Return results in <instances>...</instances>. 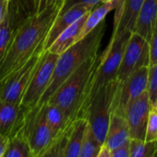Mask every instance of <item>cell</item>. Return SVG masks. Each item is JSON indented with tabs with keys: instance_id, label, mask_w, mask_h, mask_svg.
Instances as JSON below:
<instances>
[{
	"instance_id": "1",
	"label": "cell",
	"mask_w": 157,
	"mask_h": 157,
	"mask_svg": "<svg viewBox=\"0 0 157 157\" xmlns=\"http://www.w3.org/2000/svg\"><path fill=\"white\" fill-rule=\"evenodd\" d=\"M63 7V5L47 8L25 18L17 27L8 50L0 63V83L36 53L44 52L47 33Z\"/></svg>"
},
{
	"instance_id": "2",
	"label": "cell",
	"mask_w": 157,
	"mask_h": 157,
	"mask_svg": "<svg viewBox=\"0 0 157 157\" xmlns=\"http://www.w3.org/2000/svg\"><path fill=\"white\" fill-rule=\"evenodd\" d=\"M99 61V53L88 58L61 85L46 102L60 108L70 124L76 119L83 118L91 81Z\"/></svg>"
},
{
	"instance_id": "3",
	"label": "cell",
	"mask_w": 157,
	"mask_h": 157,
	"mask_svg": "<svg viewBox=\"0 0 157 157\" xmlns=\"http://www.w3.org/2000/svg\"><path fill=\"white\" fill-rule=\"evenodd\" d=\"M106 22L103 20L86 36L59 55L48 87L36 108L43 106L61 85L88 58L98 53L105 34ZM35 108V109H36Z\"/></svg>"
},
{
	"instance_id": "4",
	"label": "cell",
	"mask_w": 157,
	"mask_h": 157,
	"mask_svg": "<svg viewBox=\"0 0 157 157\" xmlns=\"http://www.w3.org/2000/svg\"><path fill=\"white\" fill-rule=\"evenodd\" d=\"M131 33L123 34L122 36L116 39H110L107 48L100 54L99 63L91 81L89 93L84 109V114L93 97L106 85L117 79L122 55L130 39Z\"/></svg>"
},
{
	"instance_id": "5",
	"label": "cell",
	"mask_w": 157,
	"mask_h": 157,
	"mask_svg": "<svg viewBox=\"0 0 157 157\" xmlns=\"http://www.w3.org/2000/svg\"><path fill=\"white\" fill-rule=\"evenodd\" d=\"M118 86L119 82L116 79L102 87L93 97L84 114V118L101 144H104L106 138L112 113V102Z\"/></svg>"
},
{
	"instance_id": "6",
	"label": "cell",
	"mask_w": 157,
	"mask_h": 157,
	"mask_svg": "<svg viewBox=\"0 0 157 157\" xmlns=\"http://www.w3.org/2000/svg\"><path fill=\"white\" fill-rule=\"evenodd\" d=\"M59 55L45 51L40 64L35 70L30 81L22 96L20 105L31 110L39 104L44 91L49 86L54 66Z\"/></svg>"
},
{
	"instance_id": "7",
	"label": "cell",
	"mask_w": 157,
	"mask_h": 157,
	"mask_svg": "<svg viewBox=\"0 0 157 157\" xmlns=\"http://www.w3.org/2000/svg\"><path fill=\"white\" fill-rule=\"evenodd\" d=\"M23 131L32 157H44L53 143V134L45 120L42 107L29 111Z\"/></svg>"
},
{
	"instance_id": "8",
	"label": "cell",
	"mask_w": 157,
	"mask_h": 157,
	"mask_svg": "<svg viewBox=\"0 0 157 157\" xmlns=\"http://www.w3.org/2000/svg\"><path fill=\"white\" fill-rule=\"evenodd\" d=\"M44 52H40L32 56L19 69L9 75L0 83V99L10 103L20 104L22 96L40 63Z\"/></svg>"
},
{
	"instance_id": "9",
	"label": "cell",
	"mask_w": 157,
	"mask_h": 157,
	"mask_svg": "<svg viewBox=\"0 0 157 157\" xmlns=\"http://www.w3.org/2000/svg\"><path fill=\"white\" fill-rule=\"evenodd\" d=\"M148 69L149 64L139 66L121 85H119L112 102V112L125 117L130 104L147 89Z\"/></svg>"
},
{
	"instance_id": "10",
	"label": "cell",
	"mask_w": 157,
	"mask_h": 157,
	"mask_svg": "<svg viewBox=\"0 0 157 157\" xmlns=\"http://www.w3.org/2000/svg\"><path fill=\"white\" fill-rule=\"evenodd\" d=\"M149 63V42L140 34L132 31L125 47L117 75L119 85H121L136 68Z\"/></svg>"
},
{
	"instance_id": "11",
	"label": "cell",
	"mask_w": 157,
	"mask_h": 157,
	"mask_svg": "<svg viewBox=\"0 0 157 157\" xmlns=\"http://www.w3.org/2000/svg\"><path fill=\"white\" fill-rule=\"evenodd\" d=\"M153 103L146 90L128 107L125 118L129 125L131 139H145L147 121Z\"/></svg>"
},
{
	"instance_id": "12",
	"label": "cell",
	"mask_w": 157,
	"mask_h": 157,
	"mask_svg": "<svg viewBox=\"0 0 157 157\" xmlns=\"http://www.w3.org/2000/svg\"><path fill=\"white\" fill-rule=\"evenodd\" d=\"M29 109L20 104L0 99V140L7 142L21 132L26 124Z\"/></svg>"
},
{
	"instance_id": "13",
	"label": "cell",
	"mask_w": 157,
	"mask_h": 157,
	"mask_svg": "<svg viewBox=\"0 0 157 157\" xmlns=\"http://www.w3.org/2000/svg\"><path fill=\"white\" fill-rule=\"evenodd\" d=\"M144 0H121L116 8L113 22V31L110 39H116L123 34L133 31L140 10Z\"/></svg>"
},
{
	"instance_id": "14",
	"label": "cell",
	"mask_w": 157,
	"mask_h": 157,
	"mask_svg": "<svg viewBox=\"0 0 157 157\" xmlns=\"http://www.w3.org/2000/svg\"><path fill=\"white\" fill-rule=\"evenodd\" d=\"M95 7V6L89 4H76L65 10H61L59 15L52 24L45 38L43 47L44 52L50 48L52 43L61 34V32H63L66 28L78 20L81 17L93 10Z\"/></svg>"
},
{
	"instance_id": "15",
	"label": "cell",
	"mask_w": 157,
	"mask_h": 157,
	"mask_svg": "<svg viewBox=\"0 0 157 157\" xmlns=\"http://www.w3.org/2000/svg\"><path fill=\"white\" fill-rule=\"evenodd\" d=\"M130 139L129 125L126 118L121 114L112 112L104 144L112 151Z\"/></svg>"
},
{
	"instance_id": "16",
	"label": "cell",
	"mask_w": 157,
	"mask_h": 157,
	"mask_svg": "<svg viewBox=\"0 0 157 157\" xmlns=\"http://www.w3.org/2000/svg\"><path fill=\"white\" fill-rule=\"evenodd\" d=\"M88 14L89 12L81 17L78 20L70 25L68 28H66L63 32H61V34L55 39V40L52 43V45L47 51L60 55L71 46H73L75 43H76L78 41L80 31L85 24Z\"/></svg>"
},
{
	"instance_id": "17",
	"label": "cell",
	"mask_w": 157,
	"mask_h": 157,
	"mask_svg": "<svg viewBox=\"0 0 157 157\" xmlns=\"http://www.w3.org/2000/svg\"><path fill=\"white\" fill-rule=\"evenodd\" d=\"M86 126L87 121L86 118H78L69 126L66 131V144L63 157H79Z\"/></svg>"
},
{
	"instance_id": "18",
	"label": "cell",
	"mask_w": 157,
	"mask_h": 157,
	"mask_svg": "<svg viewBox=\"0 0 157 157\" xmlns=\"http://www.w3.org/2000/svg\"><path fill=\"white\" fill-rule=\"evenodd\" d=\"M157 17V0H144L133 31L150 40Z\"/></svg>"
},
{
	"instance_id": "19",
	"label": "cell",
	"mask_w": 157,
	"mask_h": 157,
	"mask_svg": "<svg viewBox=\"0 0 157 157\" xmlns=\"http://www.w3.org/2000/svg\"><path fill=\"white\" fill-rule=\"evenodd\" d=\"M121 0H112L107 3H100V5H98L93 10H91L80 31L78 41L81 39H83L85 36H86L91 30H93L103 20H105V17H107V15L113 9H116L118 6L121 4Z\"/></svg>"
},
{
	"instance_id": "20",
	"label": "cell",
	"mask_w": 157,
	"mask_h": 157,
	"mask_svg": "<svg viewBox=\"0 0 157 157\" xmlns=\"http://www.w3.org/2000/svg\"><path fill=\"white\" fill-rule=\"evenodd\" d=\"M18 25L19 23L17 18L11 6H9L8 13L0 25V63L4 59L8 50L15 30Z\"/></svg>"
},
{
	"instance_id": "21",
	"label": "cell",
	"mask_w": 157,
	"mask_h": 157,
	"mask_svg": "<svg viewBox=\"0 0 157 157\" xmlns=\"http://www.w3.org/2000/svg\"><path fill=\"white\" fill-rule=\"evenodd\" d=\"M23 130L6 142L4 157H32L27 136Z\"/></svg>"
},
{
	"instance_id": "22",
	"label": "cell",
	"mask_w": 157,
	"mask_h": 157,
	"mask_svg": "<svg viewBox=\"0 0 157 157\" xmlns=\"http://www.w3.org/2000/svg\"><path fill=\"white\" fill-rule=\"evenodd\" d=\"M103 144L99 142L87 122V126L85 132L84 139L82 142L79 157H98L100 147Z\"/></svg>"
},
{
	"instance_id": "23",
	"label": "cell",
	"mask_w": 157,
	"mask_h": 157,
	"mask_svg": "<svg viewBox=\"0 0 157 157\" xmlns=\"http://www.w3.org/2000/svg\"><path fill=\"white\" fill-rule=\"evenodd\" d=\"M130 157H155L157 152V142L131 139Z\"/></svg>"
},
{
	"instance_id": "24",
	"label": "cell",
	"mask_w": 157,
	"mask_h": 157,
	"mask_svg": "<svg viewBox=\"0 0 157 157\" xmlns=\"http://www.w3.org/2000/svg\"><path fill=\"white\" fill-rule=\"evenodd\" d=\"M10 6L20 24L25 18L34 15L35 0H10Z\"/></svg>"
},
{
	"instance_id": "25",
	"label": "cell",
	"mask_w": 157,
	"mask_h": 157,
	"mask_svg": "<svg viewBox=\"0 0 157 157\" xmlns=\"http://www.w3.org/2000/svg\"><path fill=\"white\" fill-rule=\"evenodd\" d=\"M146 142H157V106L153 105L147 121L145 139Z\"/></svg>"
},
{
	"instance_id": "26",
	"label": "cell",
	"mask_w": 157,
	"mask_h": 157,
	"mask_svg": "<svg viewBox=\"0 0 157 157\" xmlns=\"http://www.w3.org/2000/svg\"><path fill=\"white\" fill-rule=\"evenodd\" d=\"M147 92L153 105L157 100V63L149 65L148 69V81H147Z\"/></svg>"
},
{
	"instance_id": "27",
	"label": "cell",
	"mask_w": 157,
	"mask_h": 157,
	"mask_svg": "<svg viewBox=\"0 0 157 157\" xmlns=\"http://www.w3.org/2000/svg\"><path fill=\"white\" fill-rule=\"evenodd\" d=\"M149 42V52H150V63L149 65L157 63V17L152 31V35Z\"/></svg>"
},
{
	"instance_id": "28",
	"label": "cell",
	"mask_w": 157,
	"mask_h": 157,
	"mask_svg": "<svg viewBox=\"0 0 157 157\" xmlns=\"http://www.w3.org/2000/svg\"><path fill=\"white\" fill-rule=\"evenodd\" d=\"M64 2L65 0H35L34 14H40L50 7H55L61 5H64Z\"/></svg>"
},
{
	"instance_id": "29",
	"label": "cell",
	"mask_w": 157,
	"mask_h": 157,
	"mask_svg": "<svg viewBox=\"0 0 157 157\" xmlns=\"http://www.w3.org/2000/svg\"><path fill=\"white\" fill-rule=\"evenodd\" d=\"M130 141L122 144L121 145L118 146L114 150L111 151V157H130L131 151H130Z\"/></svg>"
},
{
	"instance_id": "30",
	"label": "cell",
	"mask_w": 157,
	"mask_h": 157,
	"mask_svg": "<svg viewBox=\"0 0 157 157\" xmlns=\"http://www.w3.org/2000/svg\"><path fill=\"white\" fill-rule=\"evenodd\" d=\"M99 3H100V0H65L62 10H65L76 4H89V5H93L97 6L98 5H99Z\"/></svg>"
},
{
	"instance_id": "31",
	"label": "cell",
	"mask_w": 157,
	"mask_h": 157,
	"mask_svg": "<svg viewBox=\"0 0 157 157\" xmlns=\"http://www.w3.org/2000/svg\"><path fill=\"white\" fill-rule=\"evenodd\" d=\"M10 6V0H0V25L6 18Z\"/></svg>"
},
{
	"instance_id": "32",
	"label": "cell",
	"mask_w": 157,
	"mask_h": 157,
	"mask_svg": "<svg viewBox=\"0 0 157 157\" xmlns=\"http://www.w3.org/2000/svg\"><path fill=\"white\" fill-rule=\"evenodd\" d=\"M98 157H111V150L105 144H103L100 147Z\"/></svg>"
},
{
	"instance_id": "33",
	"label": "cell",
	"mask_w": 157,
	"mask_h": 157,
	"mask_svg": "<svg viewBox=\"0 0 157 157\" xmlns=\"http://www.w3.org/2000/svg\"><path fill=\"white\" fill-rule=\"evenodd\" d=\"M6 147V142L0 140V157H4Z\"/></svg>"
},
{
	"instance_id": "34",
	"label": "cell",
	"mask_w": 157,
	"mask_h": 157,
	"mask_svg": "<svg viewBox=\"0 0 157 157\" xmlns=\"http://www.w3.org/2000/svg\"><path fill=\"white\" fill-rule=\"evenodd\" d=\"M112 0H100V3H107V2H110Z\"/></svg>"
},
{
	"instance_id": "35",
	"label": "cell",
	"mask_w": 157,
	"mask_h": 157,
	"mask_svg": "<svg viewBox=\"0 0 157 157\" xmlns=\"http://www.w3.org/2000/svg\"><path fill=\"white\" fill-rule=\"evenodd\" d=\"M155 157H157V152H156V154H155Z\"/></svg>"
},
{
	"instance_id": "36",
	"label": "cell",
	"mask_w": 157,
	"mask_h": 157,
	"mask_svg": "<svg viewBox=\"0 0 157 157\" xmlns=\"http://www.w3.org/2000/svg\"></svg>"
}]
</instances>
